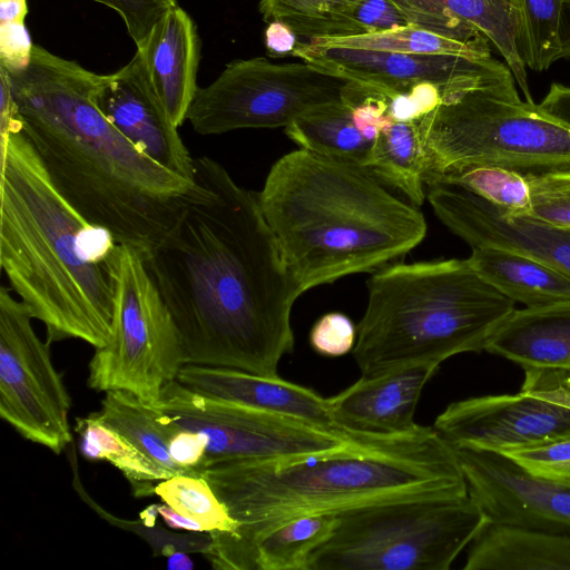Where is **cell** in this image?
<instances>
[{"mask_svg": "<svg viewBox=\"0 0 570 570\" xmlns=\"http://www.w3.org/2000/svg\"><path fill=\"white\" fill-rule=\"evenodd\" d=\"M196 191L146 267L178 330L185 364L275 377L294 350L302 294L257 194L208 156L194 158Z\"/></svg>", "mask_w": 570, "mask_h": 570, "instance_id": "6da1fadb", "label": "cell"}, {"mask_svg": "<svg viewBox=\"0 0 570 570\" xmlns=\"http://www.w3.org/2000/svg\"><path fill=\"white\" fill-rule=\"evenodd\" d=\"M22 131L60 194L89 223L144 258L171 232L196 191L154 161L99 110V73L33 43L21 68L0 66Z\"/></svg>", "mask_w": 570, "mask_h": 570, "instance_id": "7a4b0ae2", "label": "cell"}, {"mask_svg": "<svg viewBox=\"0 0 570 570\" xmlns=\"http://www.w3.org/2000/svg\"><path fill=\"white\" fill-rule=\"evenodd\" d=\"M0 264L49 344L75 338L95 348L111 334L118 243L60 194L21 128L0 130Z\"/></svg>", "mask_w": 570, "mask_h": 570, "instance_id": "3957f363", "label": "cell"}, {"mask_svg": "<svg viewBox=\"0 0 570 570\" xmlns=\"http://www.w3.org/2000/svg\"><path fill=\"white\" fill-rule=\"evenodd\" d=\"M257 199L302 293L390 265L426 233L367 169L302 148L272 166Z\"/></svg>", "mask_w": 570, "mask_h": 570, "instance_id": "277c9868", "label": "cell"}, {"mask_svg": "<svg viewBox=\"0 0 570 570\" xmlns=\"http://www.w3.org/2000/svg\"><path fill=\"white\" fill-rule=\"evenodd\" d=\"M202 476L236 523L232 531L209 532L208 548L295 515L406 495L468 493L454 449L436 431L392 451L222 462L206 466Z\"/></svg>", "mask_w": 570, "mask_h": 570, "instance_id": "5b68a950", "label": "cell"}, {"mask_svg": "<svg viewBox=\"0 0 570 570\" xmlns=\"http://www.w3.org/2000/svg\"><path fill=\"white\" fill-rule=\"evenodd\" d=\"M353 357L363 379L485 351L515 303L465 259L393 263L367 281Z\"/></svg>", "mask_w": 570, "mask_h": 570, "instance_id": "8992f818", "label": "cell"}, {"mask_svg": "<svg viewBox=\"0 0 570 570\" xmlns=\"http://www.w3.org/2000/svg\"><path fill=\"white\" fill-rule=\"evenodd\" d=\"M513 77L463 92L419 119L430 174L473 166L570 174V127L519 97Z\"/></svg>", "mask_w": 570, "mask_h": 570, "instance_id": "52a82bcc", "label": "cell"}, {"mask_svg": "<svg viewBox=\"0 0 570 570\" xmlns=\"http://www.w3.org/2000/svg\"><path fill=\"white\" fill-rule=\"evenodd\" d=\"M307 570H449L488 521L469 493L384 499L334 512Z\"/></svg>", "mask_w": 570, "mask_h": 570, "instance_id": "ba28073f", "label": "cell"}, {"mask_svg": "<svg viewBox=\"0 0 570 570\" xmlns=\"http://www.w3.org/2000/svg\"><path fill=\"white\" fill-rule=\"evenodd\" d=\"M154 404L178 426L206 438V466L233 461L384 452L419 440L414 434L351 438L293 416L203 395L177 380L161 390Z\"/></svg>", "mask_w": 570, "mask_h": 570, "instance_id": "9c48e42d", "label": "cell"}, {"mask_svg": "<svg viewBox=\"0 0 570 570\" xmlns=\"http://www.w3.org/2000/svg\"><path fill=\"white\" fill-rule=\"evenodd\" d=\"M112 276L111 334L95 348L88 385L97 392L127 391L155 403L185 365L181 340L140 253L118 244Z\"/></svg>", "mask_w": 570, "mask_h": 570, "instance_id": "30bf717a", "label": "cell"}, {"mask_svg": "<svg viewBox=\"0 0 570 570\" xmlns=\"http://www.w3.org/2000/svg\"><path fill=\"white\" fill-rule=\"evenodd\" d=\"M351 80L306 62L236 59L199 87L186 120L199 135L286 127L323 106L341 101Z\"/></svg>", "mask_w": 570, "mask_h": 570, "instance_id": "8fae6325", "label": "cell"}, {"mask_svg": "<svg viewBox=\"0 0 570 570\" xmlns=\"http://www.w3.org/2000/svg\"><path fill=\"white\" fill-rule=\"evenodd\" d=\"M32 316L0 288V416L22 438L61 453L71 441V400Z\"/></svg>", "mask_w": 570, "mask_h": 570, "instance_id": "7c38bea8", "label": "cell"}, {"mask_svg": "<svg viewBox=\"0 0 570 570\" xmlns=\"http://www.w3.org/2000/svg\"><path fill=\"white\" fill-rule=\"evenodd\" d=\"M519 393L455 401L434 430L453 446L500 451L570 434V370L527 367Z\"/></svg>", "mask_w": 570, "mask_h": 570, "instance_id": "4fadbf2b", "label": "cell"}, {"mask_svg": "<svg viewBox=\"0 0 570 570\" xmlns=\"http://www.w3.org/2000/svg\"><path fill=\"white\" fill-rule=\"evenodd\" d=\"M292 56L371 86L391 99L433 86L450 101L471 89L513 77L509 67L494 58L474 60L453 55L373 51L313 40L299 41Z\"/></svg>", "mask_w": 570, "mask_h": 570, "instance_id": "5bb4252c", "label": "cell"}, {"mask_svg": "<svg viewBox=\"0 0 570 570\" xmlns=\"http://www.w3.org/2000/svg\"><path fill=\"white\" fill-rule=\"evenodd\" d=\"M453 449L469 497L489 521L570 535L569 488L531 474L499 451L472 446Z\"/></svg>", "mask_w": 570, "mask_h": 570, "instance_id": "9a60e30c", "label": "cell"}, {"mask_svg": "<svg viewBox=\"0 0 570 570\" xmlns=\"http://www.w3.org/2000/svg\"><path fill=\"white\" fill-rule=\"evenodd\" d=\"M424 184L435 215L471 248H510L570 276V228L528 214L504 213L462 184L441 175H426Z\"/></svg>", "mask_w": 570, "mask_h": 570, "instance_id": "2e32d148", "label": "cell"}, {"mask_svg": "<svg viewBox=\"0 0 570 570\" xmlns=\"http://www.w3.org/2000/svg\"><path fill=\"white\" fill-rule=\"evenodd\" d=\"M92 98L102 115L140 151L194 181V158L156 94L139 51L115 72L99 75Z\"/></svg>", "mask_w": 570, "mask_h": 570, "instance_id": "e0dca14e", "label": "cell"}, {"mask_svg": "<svg viewBox=\"0 0 570 570\" xmlns=\"http://www.w3.org/2000/svg\"><path fill=\"white\" fill-rule=\"evenodd\" d=\"M390 98L352 81L344 98L291 122L285 134L299 148L366 169L381 129L391 120Z\"/></svg>", "mask_w": 570, "mask_h": 570, "instance_id": "ac0fdd59", "label": "cell"}, {"mask_svg": "<svg viewBox=\"0 0 570 570\" xmlns=\"http://www.w3.org/2000/svg\"><path fill=\"white\" fill-rule=\"evenodd\" d=\"M439 367L416 365L375 379L360 377L327 403L334 422L345 432L371 435H411L429 426L414 421L426 382Z\"/></svg>", "mask_w": 570, "mask_h": 570, "instance_id": "d6986e66", "label": "cell"}, {"mask_svg": "<svg viewBox=\"0 0 570 570\" xmlns=\"http://www.w3.org/2000/svg\"><path fill=\"white\" fill-rule=\"evenodd\" d=\"M179 383L210 397L293 416L351 438L374 436L343 431L333 420L327 399L314 390L283 380L236 368L185 364Z\"/></svg>", "mask_w": 570, "mask_h": 570, "instance_id": "ffe728a7", "label": "cell"}, {"mask_svg": "<svg viewBox=\"0 0 570 570\" xmlns=\"http://www.w3.org/2000/svg\"><path fill=\"white\" fill-rule=\"evenodd\" d=\"M393 1L413 26L474 46L493 45L511 70L525 100L533 102L525 66L517 49L510 0Z\"/></svg>", "mask_w": 570, "mask_h": 570, "instance_id": "44dd1931", "label": "cell"}, {"mask_svg": "<svg viewBox=\"0 0 570 570\" xmlns=\"http://www.w3.org/2000/svg\"><path fill=\"white\" fill-rule=\"evenodd\" d=\"M136 50L156 94L179 128L199 88L200 40L195 21L178 4L155 24L144 46Z\"/></svg>", "mask_w": 570, "mask_h": 570, "instance_id": "7402d4cb", "label": "cell"}, {"mask_svg": "<svg viewBox=\"0 0 570 570\" xmlns=\"http://www.w3.org/2000/svg\"><path fill=\"white\" fill-rule=\"evenodd\" d=\"M335 521L331 512L295 515L204 552L219 570H307L311 556L331 537Z\"/></svg>", "mask_w": 570, "mask_h": 570, "instance_id": "603a6c76", "label": "cell"}, {"mask_svg": "<svg viewBox=\"0 0 570 570\" xmlns=\"http://www.w3.org/2000/svg\"><path fill=\"white\" fill-rule=\"evenodd\" d=\"M485 351L522 368L570 370V301L515 307L490 337Z\"/></svg>", "mask_w": 570, "mask_h": 570, "instance_id": "cb8c5ba5", "label": "cell"}, {"mask_svg": "<svg viewBox=\"0 0 570 570\" xmlns=\"http://www.w3.org/2000/svg\"><path fill=\"white\" fill-rule=\"evenodd\" d=\"M464 570H570V535L487 521L469 544Z\"/></svg>", "mask_w": 570, "mask_h": 570, "instance_id": "d4e9b609", "label": "cell"}, {"mask_svg": "<svg viewBox=\"0 0 570 570\" xmlns=\"http://www.w3.org/2000/svg\"><path fill=\"white\" fill-rule=\"evenodd\" d=\"M474 271L504 296L525 307L570 301V276L530 255L500 246L473 247Z\"/></svg>", "mask_w": 570, "mask_h": 570, "instance_id": "484cf974", "label": "cell"}, {"mask_svg": "<svg viewBox=\"0 0 570 570\" xmlns=\"http://www.w3.org/2000/svg\"><path fill=\"white\" fill-rule=\"evenodd\" d=\"M97 414L146 455L164 480L190 474L169 454V440L178 425L154 403L127 391L111 390L106 392Z\"/></svg>", "mask_w": 570, "mask_h": 570, "instance_id": "4316f807", "label": "cell"}, {"mask_svg": "<svg viewBox=\"0 0 570 570\" xmlns=\"http://www.w3.org/2000/svg\"><path fill=\"white\" fill-rule=\"evenodd\" d=\"M366 169L402 193L411 205L422 206L428 157L419 120L392 118L379 132Z\"/></svg>", "mask_w": 570, "mask_h": 570, "instance_id": "83f0119b", "label": "cell"}, {"mask_svg": "<svg viewBox=\"0 0 570 570\" xmlns=\"http://www.w3.org/2000/svg\"><path fill=\"white\" fill-rule=\"evenodd\" d=\"M75 431L79 449L88 460H106L116 466L131 483L136 495L155 493V481L164 480L161 473L121 433L102 421L97 412L77 417Z\"/></svg>", "mask_w": 570, "mask_h": 570, "instance_id": "f1b7e54d", "label": "cell"}, {"mask_svg": "<svg viewBox=\"0 0 570 570\" xmlns=\"http://www.w3.org/2000/svg\"><path fill=\"white\" fill-rule=\"evenodd\" d=\"M518 52L531 70L544 71L562 58L561 23L567 0H510Z\"/></svg>", "mask_w": 570, "mask_h": 570, "instance_id": "f546056e", "label": "cell"}, {"mask_svg": "<svg viewBox=\"0 0 570 570\" xmlns=\"http://www.w3.org/2000/svg\"><path fill=\"white\" fill-rule=\"evenodd\" d=\"M308 40L323 45L373 51L453 55L474 60L493 59L490 47L465 43L413 24L356 37Z\"/></svg>", "mask_w": 570, "mask_h": 570, "instance_id": "4dcf8cb0", "label": "cell"}, {"mask_svg": "<svg viewBox=\"0 0 570 570\" xmlns=\"http://www.w3.org/2000/svg\"><path fill=\"white\" fill-rule=\"evenodd\" d=\"M154 491L166 504L198 523L206 532L232 531L236 527L225 505L203 476L174 475L158 482Z\"/></svg>", "mask_w": 570, "mask_h": 570, "instance_id": "1f68e13d", "label": "cell"}, {"mask_svg": "<svg viewBox=\"0 0 570 570\" xmlns=\"http://www.w3.org/2000/svg\"><path fill=\"white\" fill-rule=\"evenodd\" d=\"M436 175L462 184L504 213L528 214L530 210V184L527 176L519 173L494 166H473Z\"/></svg>", "mask_w": 570, "mask_h": 570, "instance_id": "d6a6232c", "label": "cell"}, {"mask_svg": "<svg viewBox=\"0 0 570 570\" xmlns=\"http://www.w3.org/2000/svg\"><path fill=\"white\" fill-rule=\"evenodd\" d=\"M361 0H261L259 12L267 23L281 21L297 37L325 38L332 24Z\"/></svg>", "mask_w": 570, "mask_h": 570, "instance_id": "836d02e7", "label": "cell"}, {"mask_svg": "<svg viewBox=\"0 0 570 570\" xmlns=\"http://www.w3.org/2000/svg\"><path fill=\"white\" fill-rule=\"evenodd\" d=\"M410 24L393 0H361L332 24L325 38L356 37Z\"/></svg>", "mask_w": 570, "mask_h": 570, "instance_id": "e575fe53", "label": "cell"}, {"mask_svg": "<svg viewBox=\"0 0 570 570\" xmlns=\"http://www.w3.org/2000/svg\"><path fill=\"white\" fill-rule=\"evenodd\" d=\"M499 452L511 458L531 474L570 489V434Z\"/></svg>", "mask_w": 570, "mask_h": 570, "instance_id": "d590c367", "label": "cell"}, {"mask_svg": "<svg viewBox=\"0 0 570 570\" xmlns=\"http://www.w3.org/2000/svg\"><path fill=\"white\" fill-rule=\"evenodd\" d=\"M531 188L528 215L570 228V174L527 177Z\"/></svg>", "mask_w": 570, "mask_h": 570, "instance_id": "8d00e7d4", "label": "cell"}, {"mask_svg": "<svg viewBox=\"0 0 570 570\" xmlns=\"http://www.w3.org/2000/svg\"><path fill=\"white\" fill-rule=\"evenodd\" d=\"M112 10L122 19L136 49L146 42L155 24L178 0H95Z\"/></svg>", "mask_w": 570, "mask_h": 570, "instance_id": "74e56055", "label": "cell"}, {"mask_svg": "<svg viewBox=\"0 0 570 570\" xmlns=\"http://www.w3.org/2000/svg\"><path fill=\"white\" fill-rule=\"evenodd\" d=\"M356 328L344 314L333 312L323 315L312 327V347L325 356H342L353 350Z\"/></svg>", "mask_w": 570, "mask_h": 570, "instance_id": "f35d334b", "label": "cell"}, {"mask_svg": "<svg viewBox=\"0 0 570 570\" xmlns=\"http://www.w3.org/2000/svg\"><path fill=\"white\" fill-rule=\"evenodd\" d=\"M206 444L203 434L178 426L169 440V454L178 466L202 476L206 466Z\"/></svg>", "mask_w": 570, "mask_h": 570, "instance_id": "ab89813d", "label": "cell"}, {"mask_svg": "<svg viewBox=\"0 0 570 570\" xmlns=\"http://www.w3.org/2000/svg\"><path fill=\"white\" fill-rule=\"evenodd\" d=\"M32 46L26 22L0 23L1 67H24L30 59Z\"/></svg>", "mask_w": 570, "mask_h": 570, "instance_id": "60d3db41", "label": "cell"}, {"mask_svg": "<svg viewBox=\"0 0 570 570\" xmlns=\"http://www.w3.org/2000/svg\"><path fill=\"white\" fill-rule=\"evenodd\" d=\"M296 33L281 21H272L265 31V45L272 57L292 56L298 45Z\"/></svg>", "mask_w": 570, "mask_h": 570, "instance_id": "b9f144b4", "label": "cell"}, {"mask_svg": "<svg viewBox=\"0 0 570 570\" xmlns=\"http://www.w3.org/2000/svg\"><path fill=\"white\" fill-rule=\"evenodd\" d=\"M538 107L546 115L570 127V87L552 83Z\"/></svg>", "mask_w": 570, "mask_h": 570, "instance_id": "7bdbcfd3", "label": "cell"}, {"mask_svg": "<svg viewBox=\"0 0 570 570\" xmlns=\"http://www.w3.org/2000/svg\"><path fill=\"white\" fill-rule=\"evenodd\" d=\"M156 513L160 514L163 520L166 522L167 525L175 529H183L187 531H196L202 532L204 531L203 528L194 522L190 519H187L179 514L177 511H175L168 504H155L154 505Z\"/></svg>", "mask_w": 570, "mask_h": 570, "instance_id": "ee69618b", "label": "cell"}, {"mask_svg": "<svg viewBox=\"0 0 570 570\" xmlns=\"http://www.w3.org/2000/svg\"><path fill=\"white\" fill-rule=\"evenodd\" d=\"M27 0H0V23L26 22Z\"/></svg>", "mask_w": 570, "mask_h": 570, "instance_id": "f6af8a7d", "label": "cell"}, {"mask_svg": "<svg viewBox=\"0 0 570 570\" xmlns=\"http://www.w3.org/2000/svg\"><path fill=\"white\" fill-rule=\"evenodd\" d=\"M167 566L171 570H190L194 567L190 558L184 552H174L170 554Z\"/></svg>", "mask_w": 570, "mask_h": 570, "instance_id": "bcb514c9", "label": "cell"}]
</instances>
